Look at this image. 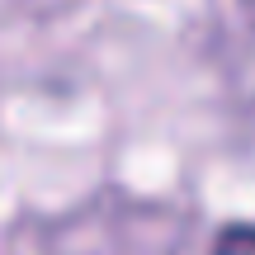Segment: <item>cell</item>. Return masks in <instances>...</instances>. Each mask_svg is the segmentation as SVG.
<instances>
[{"label":"cell","instance_id":"6da1fadb","mask_svg":"<svg viewBox=\"0 0 255 255\" xmlns=\"http://www.w3.org/2000/svg\"><path fill=\"white\" fill-rule=\"evenodd\" d=\"M213 255H255V227H227Z\"/></svg>","mask_w":255,"mask_h":255}]
</instances>
